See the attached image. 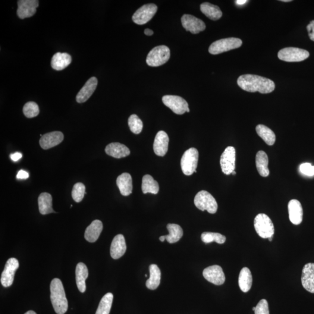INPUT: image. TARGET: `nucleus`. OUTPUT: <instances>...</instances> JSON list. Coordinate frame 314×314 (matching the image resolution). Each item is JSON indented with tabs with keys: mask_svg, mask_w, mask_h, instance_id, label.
<instances>
[{
	"mask_svg": "<svg viewBox=\"0 0 314 314\" xmlns=\"http://www.w3.org/2000/svg\"><path fill=\"white\" fill-rule=\"evenodd\" d=\"M237 84L243 90L251 93L259 92L262 94H268L272 92L275 89L274 81L269 78L255 75H241L238 78Z\"/></svg>",
	"mask_w": 314,
	"mask_h": 314,
	"instance_id": "nucleus-1",
	"label": "nucleus"
},
{
	"mask_svg": "<svg viewBox=\"0 0 314 314\" xmlns=\"http://www.w3.org/2000/svg\"><path fill=\"white\" fill-rule=\"evenodd\" d=\"M50 298L53 308L57 314H64L67 312L68 303L62 283L60 279L54 278L50 284Z\"/></svg>",
	"mask_w": 314,
	"mask_h": 314,
	"instance_id": "nucleus-2",
	"label": "nucleus"
},
{
	"mask_svg": "<svg viewBox=\"0 0 314 314\" xmlns=\"http://www.w3.org/2000/svg\"><path fill=\"white\" fill-rule=\"evenodd\" d=\"M254 228L261 237L268 238L274 236V225L271 219L265 213H259L254 219Z\"/></svg>",
	"mask_w": 314,
	"mask_h": 314,
	"instance_id": "nucleus-3",
	"label": "nucleus"
},
{
	"mask_svg": "<svg viewBox=\"0 0 314 314\" xmlns=\"http://www.w3.org/2000/svg\"><path fill=\"white\" fill-rule=\"evenodd\" d=\"M170 56V50L167 46H157L151 50L147 55V64L150 67H159L165 64L169 60Z\"/></svg>",
	"mask_w": 314,
	"mask_h": 314,
	"instance_id": "nucleus-4",
	"label": "nucleus"
},
{
	"mask_svg": "<svg viewBox=\"0 0 314 314\" xmlns=\"http://www.w3.org/2000/svg\"><path fill=\"white\" fill-rule=\"evenodd\" d=\"M194 204L201 211H207L209 213H215L218 209V204L215 198L206 190L199 191L194 200Z\"/></svg>",
	"mask_w": 314,
	"mask_h": 314,
	"instance_id": "nucleus-5",
	"label": "nucleus"
},
{
	"mask_svg": "<svg viewBox=\"0 0 314 314\" xmlns=\"http://www.w3.org/2000/svg\"><path fill=\"white\" fill-rule=\"evenodd\" d=\"M199 154L195 148H190L186 151L182 157L181 165L182 172L186 176H190L196 173Z\"/></svg>",
	"mask_w": 314,
	"mask_h": 314,
	"instance_id": "nucleus-6",
	"label": "nucleus"
},
{
	"mask_svg": "<svg viewBox=\"0 0 314 314\" xmlns=\"http://www.w3.org/2000/svg\"><path fill=\"white\" fill-rule=\"evenodd\" d=\"M242 45V41L240 39L230 37L216 41L209 47L210 54L216 55L230 50L239 48Z\"/></svg>",
	"mask_w": 314,
	"mask_h": 314,
	"instance_id": "nucleus-7",
	"label": "nucleus"
},
{
	"mask_svg": "<svg viewBox=\"0 0 314 314\" xmlns=\"http://www.w3.org/2000/svg\"><path fill=\"white\" fill-rule=\"evenodd\" d=\"M278 56L281 60L284 61L300 62L309 58L310 53L305 50L295 48V47H288V48L281 50L278 52Z\"/></svg>",
	"mask_w": 314,
	"mask_h": 314,
	"instance_id": "nucleus-8",
	"label": "nucleus"
},
{
	"mask_svg": "<svg viewBox=\"0 0 314 314\" xmlns=\"http://www.w3.org/2000/svg\"><path fill=\"white\" fill-rule=\"evenodd\" d=\"M162 102L178 115L184 114L188 108V105L186 100L178 96H164L162 97Z\"/></svg>",
	"mask_w": 314,
	"mask_h": 314,
	"instance_id": "nucleus-9",
	"label": "nucleus"
},
{
	"mask_svg": "<svg viewBox=\"0 0 314 314\" xmlns=\"http://www.w3.org/2000/svg\"><path fill=\"white\" fill-rule=\"evenodd\" d=\"M236 150L234 147L226 148L220 159L222 171L224 174L229 175L235 171L236 165Z\"/></svg>",
	"mask_w": 314,
	"mask_h": 314,
	"instance_id": "nucleus-10",
	"label": "nucleus"
},
{
	"mask_svg": "<svg viewBox=\"0 0 314 314\" xmlns=\"http://www.w3.org/2000/svg\"><path fill=\"white\" fill-rule=\"evenodd\" d=\"M158 7L155 4H146L135 12L132 20L135 24L141 25L148 23L156 14Z\"/></svg>",
	"mask_w": 314,
	"mask_h": 314,
	"instance_id": "nucleus-11",
	"label": "nucleus"
},
{
	"mask_svg": "<svg viewBox=\"0 0 314 314\" xmlns=\"http://www.w3.org/2000/svg\"><path fill=\"white\" fill-rule=\"evenodd\" d=\"M19 266L20 264L17 259L11 258L7 261L1 274V283L3 287L8 288L13 284L15 272Z\"/></svg>",
	"mask_w": 314,
	"mask_h": 314,
	"instance_id": "nucleus-12",
	"label": "nucleus"
},
{
	"mask_svg": "<svg viewBox=\"0 0 314 314\" xmlns=\"http://www.w3.org/2000/svg\"><path fill=\"white\" fill-rule=\"evenodd\" d=\"M203 275L209 282L215 285H222L225 282V276L221 266L212 265L204 269Z\"/></svg>",
	"mask_w": 314,
	"mask_h": 314,
	"instance_id": "nucleus-13",
	"label": "nucleus"
},
{
	"mask_svg": "<svg viewBox=\"0 0 314 314\" xmlns=\"http://www.w3.org/2000/svg\"><path fill=\"white\" fill-rule=\"evenodd\" d=\"M39 1L37 0H20L18 1L17 15L20 19L30 18L36 12Z\"/></svg>",
	"mask_w": 314,
	"mask_h": 314,
	"instance_id": "nucleus-14",
	"label": "nucleus"
},
{
	"mask_svg": "<svg viewBox=\"0 0 314 314\" xmlns=\"http://www.w3.org/2000/svg\"><path fill=\"white\" fill-rule=\"evenodd\" d=\"M181 21L184 29L191 33H199L206 29L205 23L193 15L185 14L182 17Z\"/></svg>",
	"mask_w": 314,
	"mask_h": 314,
	"instance_id": "nucleus-15",
	"label": "nucleus"
},
{
	"mask_svg": "<svg viewBox=\"0 0 314 314\" xmlns=\"http://www.w3.org/2000/svg\"><path fill=\"white\" fill-rule=\"evenodd\" d=\"M63 140L64 134L61 131H55L43 135L39 143L43 149L47 150L58 145Z\"/></svg>",
	"mask_w": 314,
	"mask_h": 314,
	"instance_id": "nucleus-16",
	"label": "nucleus"
},
{
	"mask_svg": "<svg viewBox=\"0 0 314 314\" xmlns=\"http://www.w3.org/2000/svg\"><path fill=\"white\" fill-rule=\"evenodd\" d=\"M169 137L164 131L157 133L153 144L154 152L156 155L164 157L168 150Z\"/></svg>",
	"mask_w": 314,
	"mask_h": 314,
	"instance_id": "nucleus-17",
	"label": "nucleus"
},
{
	"mask_svg": "<svg viewBox=\"0 0 314 314\" xmlns=\"http://www.w3.org/2000/svg\"><path fill=\"white\" fill-rule=\"evenodd\" d=\"M301 284L308 291L314 293V263L304 265L301 275Z\"/></svg>",
	"mask_w": 314,
	"mask_h": 314,
	"instance_id": "nucleus-18",
	"label": "nucleus"
},
{
	"mask_svg": "<svg viewBox=\"0 0 314 314\" xmlns=\"http://www.w3.org/2000/svg\"><path fill=\"white\" fill-rule=\"evenodd\" d=\"M288 215L292 224L296 225H300L303 221V207L299 201L293 199L288 204Z\"/></svg>",
	"mask_w": 314,
	"mask_h": 314,
	"instance_id": "nucleus-19",
	"label": "nucleus"
},
{
	"mask_svg": "<svg viewBox=\"0 0 314 314\" xmlns=\"http://www.w3.org/2000/svg\"><path fill=\"white\" fill-rule=\"evenodd\" d=\"M127 251L125 237L121 234L118 235L114 237L112 241L110 254L113 259L117 260L123 256Z\"/></svg>",
	"mask_w": 314,
	"mask_h": 314,
	"instance_id": "nucleus-20",
	"label": "nucleus"
},
{
	"mask_svg": "<svg viewBox=\"0 0 314 314\" xmlns=\"http://www.w3.org/2000/svg\"><path fill=\"white\" fill-rule=\"evenodd\" d=\"M97 84H98V80L96 77L89 78L77 94V102L78 103L86 102L96 89Z\"/></svg>",
	"mask_w": 314,
	"mask_h": 314,
	"instance_id": "nucleus-21",
	"label": "nucleus"
},
{
	"mask_svg": "<svg viewBox=\"0 0 314 314\" xmlns=\"http://www.w3.org/2000/svg\"><path fill=\"white\" fill-rule=\"evenodd\" d=\"M106 155L115 158H122L130 155L128 147L119 143H112L105 147Z\"/></svg>",
	"mask_w": 314,
	"mask_h": 314,
	"instance_id": "nucleus-22",
	"label": "nucleus"
},
{
	"mask_svg": "<svg viewBox=\"0 0 314 314\" xmlns=\"http://www.w3.org/2000/svg\"><path fill=\"white\" fill-rule=\"evenodd\" d=\"M117 184L122 196H128L132 193V178L128 173H123L119 176Z\"/></svg>",
	"mask_w": 314,
	"mask_h": 314,
	"instance_id": "nucleus-23",
	"label": "nucleus"
},
{
	"mask_svg": "<svg viewBox=\"0 0 314 314\" xmlns=\"http://www.w3.org/2000/svg\"><path fill=\"white\" fill-rule=\"evenodd\" d=\"M103 229L102 222L100 220H94L86 228L84 238L90 243L96 242L101 235Z\"/></svg>",
	"mask_w": 314,
	"mask_h": 314,
	"instance_id": "nucleus-24",
	"label": "nucleus"
},
{
	"mask_svg": "<svg viewBox=\"0 0 314 314\" xmlns=\"http://www.w3.org/2000/svg\"><path fill=\"white\" fill-rule=\"evenodd\" d=\"M72 62V57L68 53H56L52 56L51 65L54 70L61 71L67 68Z\"/></svg>",
	"mask_w": 314,
	"mask_h": 314,
	"instance_id": "nucleus-25",
	"label": "nucleus"
},
{
	"mask_svg": "<svg viewBox=\"0 0 314 314\" xmlns=\"http://www.w3.org/2000/svg\"><path fill=\"white\" fill-rule=\"evenodd\" d=\"M89 275V271L83 262L78 263L76 268V281L78 290L84 293L86 290V280Z\"/></svg>",
	"mask_w": 314,
	"mask_h": 314,
	"instance_id": "nucleus-26",
	"label": "nucleus"
},
{
	"mask_svg": "<svg viewBox=\"0 0 314 314\" xmlns=\"http://www.w3.org/2000/svg\"><path fill=\"white\" fill-rule=\"evenodd\" d=\"M256 162L259 174L262 177H268L270 173L268 168V157L264 152L259 151L257 153Z\"/></svg>",
	"mask_w": 314,
	"mask_h": 314,
	"instance_id": "nucleus-27",
	"label": "nucleus"
},
{
	"mask_svg": "<svg viewBox=\"0 0 314 314\" xmlns=\"http://www.w3.org/2000/svg\"><path fill=\"white\" fill-rule=\"evenodd\" d=\"M39 209L41 214L47 215L55 212L52 209V198L48 193H42L38 198Z\"/></svg>",
	"mask_w": 314,
	"mask_h": 314,
	"instance_id": "nucleus-28",
	"label": "nucleus"
},
{
	"mask_svg": "<svg viewBox=\"0 0 314 314\" xmlns=\"http://www.w3.org/2000/svg\"><path fill=\"white\" fill-rule=\"evenodd\" d=\"M149 270L150 276L146 281V287L150 290H155L159 287L161 282V271L156 264L150 265Z\"/></svg>",
	"mask_w": 314,
	"mask_h": 314,
	"instance_id": "nucleus-29",
	"label": "nucleus"
},
{
	"mask_svg": "<svg viewBox=\"0 0 314 314\" xmlns=\"http://www.w3.org/2000/svg\"><path fill=\"white\" fill-rule=\"evenodd\" d=\"M253 277L250 269L244 267L241 270L238 276V285L240 288L244 293H247L250 290L252 286Z\"/></svg>",
	"mask_w": 314,
	"mask_h": 314,
	"instance_id": "nucleus-30",
	"label": "nucleus"
},
{
	"mask_svg": "<svg viewBox=\"0 0 314 314\" xmlns=\"http://www.w3.org/2000/svg\"><path fill=\"white\" fill-rule=\"evenodd\" d=\"M201 11L212 21H217L222 17V12L218 6L204 2L200 6Z\"/></svg>",
	"mask_w": 314,
	"mask_h": 314,
	"instance_id": "nucleus-31",
	"label": "nucleus"
},
{
	"mask_svg": "<svg viewBox=\"0 0 314 314\" xmlns=\"http://www.w3.org/2000/svg\"><path fill=\"white\" fill-rule=\"evenodd\" d=\"M141 189L144 194L152 193L157 194L158 193L159 187L158 182L154 180L150 175H144L142 179Z\"/></svg>",
	"mask_w": 314,
	"mask_h": 314,
	"instance_id": "nucleus-32",
	"label": "nucleus"
},
{
	"mask_svg": "<svg viewBox=\"0 0 314 314\" xmlns=\"http://www.w3.org/2000/svg\"><path fill=\"white\" fill-rule=\"evenodd\" d=\"M256 131L259 136L262 137L268 145H274L276 141V136L271 129L263 125H259L257 126Z\"/></svg>",
	"mask_w": 314,
	"mask_h": 314,
	"instance_id": "nucleus-33",
	"label": "nucleus"
},
{
	"mask_svg": "<svg viewBox=\"0 0 314 314\" xmlns=\"http://www.w3.org/2000/svg\"><path fill=\"white\" fill-rule=\"evenodd\" d=\"M169 235L165 236L166 240L171 244L178 242L183 236V229L180 225L174 224H169L167 225Z\"/></svg>",
	"mask_w": 314,
	"mask_h": 314,
	"instance_id": "nucleus-34",
	"label": "nucleus"
},
{
	"mask_svg": "<svg viewBox=\"0 0 314 314\" xmlns=\"http://www.w3.org/2000/svg\"><path fill=\"white\" fill-rule=\"evenodd\" d=\"M114 296L111 293H106L102 298L96 314H109Z\"/></svg>",
	"mask_w": 314,
	"mask_h": 314,
	"instance_id": "nucleus-35",
	"label": "nucleus"
},
{
	"mask_svg": "<svg viewBox=\"0 0 314 314\" xmlns=\"http://www.w3.org/2000/svg\"><path fill=\"white\" fill-rule=\"evenodd\" d=\"M202 240L204 243L208 244L215 241L218 244H224L226 241L225 236L213 232H203L202 234Z\"/></svg>",
	"mask_w": 314,
	"mask_h": 314,
	"instance_id": "nucleus-36",
	"label": "nucleus"
},
{
	"mask_svg": "<svg viewBox=\"0 0 314 314\" xmlns=\"http://www.w3.org/2000/svg\"><path fill=\"white\" fill-rule=\"evenodd\" d=\"M128 125L131 132L134 134H139L143 130V122L136 115H131V117L128 119Z\"/></svg>",
	"mask_w": 314,
	"mask_h": 314,
	"instance_id": "nucleus-37",
	"label": "nucleus"
},
{
	"mask_svg": "<svg viewBox=\"0 0 314 314\" xmlns=\"http://www.w3.org/2000/svg\"><path fill=\"white\" fill-rule=\"evenodd\" d=\"M23 112L25 117L32 118L39 115L40 110L38 105L36 103L30 102L25 104Z\"/></svg>",
	"mask_w": 314,
	"mask_h": 314,
	"instance_id": "nucleus-38",
	"label": "nucleus"
},
{
	"mask_svg": "<svg viewBox=\"0 0 314 314\" xmlns=\"http://www.w3.org/2000/svg\"><path fill=\"white\" fill-rule=\"evenodd\" d=\"M85 194L86 187L83 183H77L74 185L72 191V197L75 202H81Z\"/></svg>",
	"mask_w": 314,
	"mask_h": 314,
	"instance_id": "nucleus-39",
	"label": "nucleus"
},
{
	"mask_svg": "<svg viewBox=\"0 0 314 314\" xmlns=\"http://www.w3.org/2000/svg\"><path fill=\"white\" fill-rule=\"evenodd\" d=\"M255 314H269L268 303L265 299L259 301L254 311Z\"/></svg>",
	"mask_w": 314,
	"mask_h": 314,
	"instance_id": "nucleus-40",
	"label": "nucleus"
},
{
	"mask_svg": "<svg viewBox=\"0 0 314 314\" xmlns=\"http://www.w3.org/2000/svg\"><path fill=\"white\" fill-rule=\"evenodd\" d=\"M300 171L308 177H313L314 176V166L310 163H304L300 166Z\"/></svg>",
	"mask_w": 314,
	"mask_h": 314,
	"instance_id": "nucleus-41",
	"label": "nucleus"
},
{
	"mask_svg": "<svg viewBox=\"0 0 314 314\" xmlns=\"http://www.w3.org/2000/svg\"><path fill=\"white\" fill-rule=\"evenodd\" d=\"M307 29L310 39L314 42V21L310 22V24L307 26Z\"/></svg>",
	"mask_w": 314,
	"mask_h": 314,
	"instance_id": "nucleus-42",
	"label": "nucleus"
},
{
	"mask_svg": "<svg viewBox=\"0 0 314 314\" xmlns=\"http://www.w3.org/2000/svg\"><path fill=\"white\" fill-rule=\"evenodd\" d=\"M29 177V175L28 172L24 170L19 171L17 175L18 180H26Z\"/></svg>",
	"mask_w": 314,
	"mask_h": 314,
	"instance_id": "nucleus-43",
	"label": "nucleus"
},
{
	"mask_svg": "<svg viewBox=\"0 0 314 314\" xmlns=\"http://www.w3.org/2000/svg\"><path fill=\"white\" fill-rule=\"evenodd\" d=\"M22 157H23V155L19 152L12 154V155H10L11 159L14 162L18 161V160H20L22 158Z\"/></svg>",
	"mask_w": 314,
	"mask_h": 314,
	"instance_id": "nucleus-44",
	"label": "nucleus"
},
{
	"mask_svg": "<svg viewBox=\"0 0 314 314\" xmlns=\"http://www.w3.org/2000/svg\"><path fill=\"white\" fill-rule=\"evenodd\" d=\"M144 33H145L146 35L147 36H152L153 35L154 32L152 30H151L150 29H145V30H144Z\"/></svg>",
	"mask_w": 314,
	"mask_h": 314,
	"instance_id": "nucleus-45",
	"label": "nucleus"
},
{
	"mask_svg": "<svg viewBox=\"0 0 314 314\" xmlns=\"http://www.w3.org/2000/svg\"><path fill=\"white\" fill-rule=\"evenodd\" d=\"M248 1H246V0H237V1H236V4L238 5H243L245 3L247 2Z\"/></svg>",
	"mask_w": 314,
	"mask_h": 314,
	"instance_id": "nucleus-46",
	"label": "nucleus"
},
{
	"mask_svg": "<svg viewBox=\"0 0 314 314\" xmlns=\"http://www.w3.org/2000/svg\"><path fill=\"white\" fill-rule=\"evenodd\" d=\"M159 239L160 241H162V242H163V241H164L165 240H166L165 236H162L159 237Z\"/></svg>",
	"mask_w": 314,
	"mask_h": 314,
	"instance_id": "nucleus-47",
	"label": "nucleus"
},
{
	"mask_svg": "<svg viewBox=\"0 0 314 314\" xmlns=\"http://www.w3.org/2000/svg\"><path fill=\"white\" fill-rule=\"evenodd\" d=\"M25 314H37L35 312H33V311H29L27 313Z\"/></svg>",
	"mask_w": 314,
	"mask_h": 314,
	"instance_id": "nucleus-48",
	"label": "nucleus"
},
{
	"mask_svg": "<svg viewBox=\"0 0 314 314\" xmlns=\"http://www.w3.org/2000/svg\"><path fill=\"white\" fill-rule=\"evenodd\" d=\"M282 2H290L291 1V0H282Z\"/></svg>",
	"mask_w": 314,
	"mask_h": 314,
	"instance_id": "nucleus-49",
	"label": "nucleus"
},
{
	"mask_svg": "<svg viewBox=\"0 0 314 314\" xmlns=\"http://www.w3.org/2000/svg\"><path fill=\"white\" fill-rule=\"evenodd\" d=\"M273 237H274V236H272L271 237L268 238V239L270 241H271L272 240V238Z\"/></svg>",
	"mask_w": 314,
	"mask_h": 314,
	"instance_id": "nucleus-50",
	"label": "nucleus"
},
{
	"mask_svg": "<svg viewBox=\"0 0 314 314\" xmlns=\"http://www.w3.org/2000/svg\"><path fill=\"white\" fill-rule=\"evenodd\" d=\"M236 174V173L235 171H234L233 172H232V174L235 175Z\"/></svg>",
	"mask_w": 314,
	"mask_h": 314,
	"instance_id": "nucleus-51",
	"label": "nucleus"
},
{
	"mask_svg": "<svg viewBox=\"0 0 314 314\" xmlns=\"http://www.w3.org/2000/svg\"><path fill=\"white\" fill-rule=\"evenodd\" d=\"M255 310H256V307H253V311H255Z\"/></svg>",
	"mask_w": 314,
	"mask_h": 314,
	"instance_id": "nucleus-52",
	"label": "nucleus"
}]
</instances>
